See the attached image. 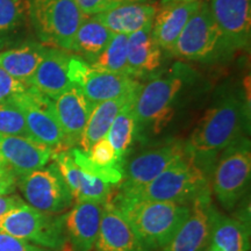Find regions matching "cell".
<instances>
[{"instance_id": "cell-33", "label": "cell", "mask_w": 251, "mask_h": 251, "mask_svg": "<svg viewBox=\"0 0 251 251\" xmlns=\"http://www.w3.org/2000/svg\"><path fill=\"white\" fill-rule=\"evenodd\" d=\"M87 156L93 163L102 168H114L121 170L122 165L119 162L117 152L109 141L105 137L94 142L86 151ZM122 172V171H121Z\"/></svg>"}, {"instance_id": "cell-29", "label": "cell", "mask_w": 251, "mask_h": 251, "mask_svg": "<svg viewBox=\"0 0 251 251\" xmlns=\"http://www.w3.org/2000/svg\"><path fill=\"white\" fill-rule=\"evenodd\" d=\"M127 52L128 36L114 34L106 48L89 64L92 68L101 71L130 76L127 64Z\"/></svg>"}, {"instance_id": "cell-24", "label": "cell", "mask_w": 251, "mask_h": 251, "mask_svg": "<svg viewBox=\"0 0 251 251\" xmlns=\"http://www.w3.org/2000/svg\"><path fill=\"white\" fill-rule=\"evenodd\" d=\"M157 9L147 2L126 4L96 15L113 34L130 35L152 24Z\"/></svg>"}, {"instance_id": "cell-26", "label": "cell", "mask_w": 251, "mask_h": 251, "mask_svg": "<svg viewBox=\"0 0 251 251\" xmlns=\"http://www.w3.org/2000/svg\"><path fill=\"white\" fill-rule=\"evenodd\" d=\"M209 246L220 251H249V225L216 211L213 220Z\"/></svg>"}, {"instance_id": "cell-20", "label": "cell", "mask_w": 251, "mask_h": 251, "mask_svg": "<svg viewBox=\"0 0 251 251\" xmlns=\"http://www.w3.org/2000/svg\"><path fill=\"white\" fill-rule=\"evenodd\" d=\"M72 55L65 50L47 47L46 54L31 77L29 86L34 87L50 99H55L71 86L69 64Z\"/></svg>"}, {"instance_id": "cell-9", "label": "cell", "mask_w": 251, "mask_h": 251, "mask_svg": "<svg viewBox=\"0 0 251 251\" xmlns=\"http://www.w3.org/2000/svg\"><path fill=\"white\" fill-rule=\"evenodd\" d=\"M17 186L27 205L47 214H62L74 202L70 188L55 162L18 176Z\"/></svg>"}, {"instance_id": "cell-23", "label": "cell", "mask_w": 251, "mask_h": 251, "mask_svg": "<svg viewBox=\"0 0 251 251\" xmlns=\"http://www.w3.org/2000/svg\"><path fill=\"white\" fill-rule=\"evenodd\" d=\"M140 86L137 89L130 91V92L122 94L118 98L94 103L89 120H87V124L85 126V129H84L83 135H81L79 142L80 150L86 152L94 142L106 136L112 122L114 121V119L117 118L121 109L136 97Z\"/></svg>"}, {"instance_id": "cell-14", "label": "cell", "mask_w": 251, "mask_h": 251, "mask_svg": "<svg viewBox=\"0 0 251 251\" xmlns=\"http://www.w3.org/2000/svg\"><path fill=\"white\" fill-rule=\"evenodd\" d=\"M213 19L231 51L248 50L251 40V0H211Z\"/></svg>"}, {"instance_id": "cell-27", "label": "cell", "mask_w": 251, "mask_h": 251, "mask_svg": "<svg viewBox=\"0 0 251 251\" xmlns=\"http://www.w3.org/2000/svg\"><path fill=\"white\" fill-rule=\"evenodd\" d=\"M114 34L98 18L85 17L78 28L74 42V51L91 63L106 48Z\"/></svg>"}, {"instance_id": "cell-21", "label": "cell", "mask_w": 251, "mask_h": 251, "mask_svg": "<svg viewBox=\"0 0 251 251\" xmlns=\"http://www.w3.org/2000/svg\"><path fill=\"white\" fill-rule=\"evenodd\" d=\"M151 26L152 24L128 35L127 64L135 79L153 76L162 67L163 50L152 37Z\"/></svg>"}, {"instance_id": "cell-34", "label": "cell", "mask_w": 251, "mask_h": 251, "mask_svg": "<svg viewBox=\"0 0 251 251\" xmlns=\"http://www.w3.org/2000/svg\"><path fill=\"white\" fill-rule=\"evenodd\" d=\"M85 17H94L119 6L133 2H147L148 0H75Z\"/></svg>"}, {"instance_id": "cell-15", "label": "cell", "mask_w": 251, "mask_h": 251, "mask_svg": "<svg viewBox=\"0 0 251 251\" xmlns=\"http://www.w3.org/2000/svg\"><path fill=\"white\" fill-rule=\"evenodd\" d=\"M103 205L92 201L76 202L70 211L62 214L69 250H93L99 234Z\"/></svg>"}, {"instance_id": "cell-12", "label": "cell", "mask_w": 251, "mask_h": 251, "mask_svg": "<svg viewBox=\"0 0 251 251\" xmlns=\"http://www.w3.org/2000/svg\"><path fill=\"white\" fill-rule=\"evenodd\" d=\"M186 156L184 143L176 140L144 150L121 169L122 180L119 192H129L144 186Z\"/></svg>"}, {"instance_id": "cell-3", "label": "cell", "mask_w": 251, "mask_h": 251, "mask_svg": "<svg viewBox=\"0 0 251 251\" xmlns=\"http://www.w3.org/2000/svg\"><path fill=\"white\" fill-rule=\"evenodd\" d=\"M109 201L128 222L146 251L161 250L190 213V205L136 199L120 194Z\"/></svg>"}, {"instance_id": "cell-4", "label": "cell", "mask_w": 251, "mask_h": 251, "mask_svg": "<svg viewBox=\"0 0 251 251\" xmlns=\"http://www.w3.org/2000/svg\"><path fill=\"white\" fill-rule=\"evenodd\" d=\"M207 191H211L209 177L186 156L144 186L118 194L136 199L190 205Z\"/></svg>"}, {"instance_id": "cell-18", "label": "cell", "mask_w": 251, "mask_h": 251, "mask_svg": "<svg viewBox=\"0 0 251 251\" xmlns=\"http://www.w3.org/2000/svg\"><path fill=\"white\" fill-rule=\"evenodd\" d=\"M52 161L58 166L65 183L70 188L75 202L92 201L103 205L109 201L112 185L80 170L72 158L70 151H55Z\"/></svg>"}, {"instance_id": "cell-41", "label": "cell", "mask_w": 251, "mask_h": 251, "mask_svg": "<svg viewBox=\"0 0 251 251\" xmlns=\"http://www.w3.org/2000/svg\"><path fill=\"white\" fill-rule=\"evenodd\" d=\"M0 168H6V165L4 164V163H2L1 159H0ZM7 169H8V168H7Z\"/></svg>"}, {"instance_id": "cell-19", "label": "cell", "mask_w": 251, "mask_h": 251, "mask_svg": "<svg viewBox=\"0 0 251 251\" xmlns=\"http://www.w3.org/2000/svg\"><path fill=\"white\" fill-rule=\"evenodd\" d=\"M92 251H146L139 237L111 201L103 205L98 237Z\"/></svg>"}, {"instance_id": "cell-39", "label": "cell", "mask_w": 251, "mask_h": 251, "mask_svg": "<svg viewBox=\"0 0 251 251\" xmlns=\"http://www.w3.org/2000/svg\"><path fill=\"white\" fill-rule=\"evenodd\" d=\"M202 0H161L162 6L174 5V4H190V2H198Z\"/></svg>"}, {"instance_id": "cell-38", "label": "cell", "mask_w": 251, "mask_h": 251, "mask_svg": "<svg viewBox=\"0 0 251 251\" xmlns=\"http://www.w3.org/2000/svg\"><path fill=\"white\" fill-rule=\"evenodd\" d=\"M26 203L20 197L13 194H0V216L6 212L11 211L12 208Z\"/></svg>"}, {"instance_id": "cell-6", "label": "cell", "mask_w": 251, "mask_h": 251, "mask_svg": "<svg viewBox=\"0 0 251 251\" xmlns=\"http://www.w3.org/2000/svg\"><path fill=\"white\" fill-rule=\"evenodd\" d=\"M175 57L198 63H214L234 54L226 45L213 19L208 1L202 0L170 51Z\"/></svg>"}, {"instance_id": "cell-11", "label": "cell", "mask_w": 251, "mask_h": 251, "mask_svg": "<svg viewBox=\"0 0 251 251\" xmlns=\"http://www.w3.org/2000/svg\"><path fill=\"white\" fill-rule=\"evenodd\" d=\"M71 84L79 87L91 102L111 100L137 89L141 83L134 77L94 69L85 59L72 56L69 64Z\"/></svg>"}, {"instance_id": "cell-28", "label": "cell", "mask_w": 251, "mask_h": 251, "mask_svg": "<svg viewBox=\"0 0 251 251\" xmlns=\"http://www.w3.org/2000/svg\"><path fill=\"white\" fill-rule=\"evenodd\" d=\"M134 100L135 98L121 109L106 134V139L114 148L121 165L124 164L125 157L136 139V120L133 109Z\"/></svg>"}, {"instance_id": "cell-30", "label": "cell", "mask_w": 251, "mask_h": 251, "mask_svg": "<svg viewBox=\"0 0 251 251\" xmlns=\"http://www.w3.org/2000/svg\"><path fill=\"white\" fill-rule=\"evenodd\" d=\"M27 19V0H0V33L6 34L19 29Z\"/></svg>"}, {"instance_id": "cell-7", "label": "cell", "mask_w": 251, "mask_h": 251, "mask_svg": "<svg viewBox=\"0 0 251 251\" xmlns=\"http://www.w3.org/2000/svg\"><path fill=\"white\" fill-rule=\"evenodd\" d=\"M211 186L218 201L231 211L246 194L251 178V146L243 136L220 153L212 170Z\"/></svg>"}, {"instance_id": "cell-8", "label": "cell", "mask_w": 251, "mask_h": 251, "mask_svg": "<svg viewBox=\"0 0 251 251\" xmlns=\"http://www.w3.org/2000/svg\"><path fill=\"white\" fill-rule=\"evenodd\" d=\"M0 233L51 251L67 249L63 215L47 214L27 203L0 216Z\"/></svg>"}, {"instance_id": "cell-37", "label": "cell", "mask_w": 251, "mask_h": 251, "mask_svg": "<svg viewBox=\"0 0 251 251\" xmlns=\"http://www.w3.org/2000/svg\"><path fill=\"white\" fill-rule=\"evenodd\" d=\"M17 187V177L7 168H0V194H12Z\"/></svg>"}, {"instance_id": "cell-35", "label": "cell", "mask_w": 251, "mask_h": 251, "mask_svg": "<svg viewBox=\"0 0 251 251\" xmlns=\"http://www.w3.org/2000/svg\"><path fill=\"white\" fill-rule=\"evenodd\" d=\"M28 85L15 79L0 68V102H11L28 89Z\"/></svg>"}, {"instance_id": "cell-32", "label": "cell", "mask_w": 251, "mask_h": 251, "mask_svg": "<svg viewBox=\"0 0 251 251\" xmlns=\"http://www.w3.org/2000/svg\"><path fill=\"white\" fill-rule=\"evenodd\" d=\"M0 134L29 137L23 113L14 103L0 102Z\"/></svg>"}, {"instance_id": "cell-31", "label": "cell", "mask_w": 251, "mask_h": 251, "mask_svg": "<svg viewBox=\"0 0 251 251\" xmlns=\"http://www.w3.org/2000/svg\"><path fill=\"white\" fill-rule=\"evenodd\" d=\"M70 152L75 163L78 165V168L83 170L85 174L98 178V179H101L105 183L111 185L120 184V181L122 180L121 170L114 168H102V166L97 165L96 163L91 161L87 153L84 152L79 148H72Z\"/></svg>"}, {"instance_id": "cell-25", "label": "cell", "mask_w": 251, "mask_h": 251, "mask_svg": "<svg viewBox=\"0 0 251 251\" xmlns=\"http://www.w3.org/2000/svg\"><path fill=\"white\" fill-rule=\"evenodd\" d=\"M46 50L47 47L43 43L34 41L4 50L0 52V68L29 86L31 77L42 61Z\"/></svg>"}, {"instance_id": "cell-40", "label": "cell", "mask_w": 251, "mask_h": 251, "mask_svg": "<svg viewBox=\"0 0 251 251\" xmlns=\"http://www.w3.org/2000/svg\"><path fill=\"white\" fill-rule=\"evenodd\" d=\"M205 251H220V250H219V249H216V248H214V247L209 246L208 248H207V249H206Z\"/></svg>"}, {"instance_id": "cell-1", "label": "cell", "mask_w": 251, "mask_h": 251, "mask_svg": "<svg viewBox=\"0 0 251 251\" xmlns=\"http://www.w3.org/2000/svg\"><path fill=\"white\" fill-rule=\"evenodd\" d=\"M249 103L237 94H228L206 111L184 143L188 158L211 176L220 153L246 136Z\"/></svg>"}, {"instance_id": "cell-17", "label": "cell", "mask_w": 251, "mask_h": 251, "mask_svg": "<svg viewBox=\"0 0 251 251\" xmlns=\"http://www.w3.org/2000/svg\"><path fill=\"white\" fill-rule=\"evenodd\" d=\"M52 103L59 127L64 135L67 149L79 146L94 103L75 84H71L64 92L52 99Z\"/></svg>"}, {"instance_id": "cell-2", "label": "cell", "mask_w": 251, "mask_h": 251, "mask_svg": "<svg viewBox=\"0 0 251 251\" xmlns=\"http://www.w3.org/2000/svg\"><path fill=\"white\" fill-rule=\"evenodd\" d=\"M196 78V72L183 63H176L170 71L157 75L141 85L134 100L136 137L159 134L174 118L178 100Z\"/></svg>"}, {"instance_id": "cell-22", "label": "cell", "mask_w": 251, "mask_h": 251, "mask_svg": "<svg viewBox=\"0 0 251 251\" xmlns=\"http://www.w3.org/2000/svg\"><path fill=\"white\" fill-rule=\"evenodd\" d=\"M201 1L190 4L162 6L153 18L151 34L162 50L170 52L191 17L196 13Z\"/></svg>"}, {"instance_id": "cell-16", "label": "cell", "mask_w": 251, "mask_h": 251, "mask_svg": "<svg viewBox=\"0 0 251 251\" xmlns=\"http://www.w3.org/2000/svg\"><path fill=\"white\" fill-rule=\"evenodd\" d=\"M54 152L30 137L0 134V159L15 177L46 166Z\"/></svg>"}, {"instance_id": "cell-5", "label": "cell", "mask_w": 251, "mask_h": 251, "mask_svg": "<svg viewBox=\"0 0 251 251\" xmlns=\"http://www.w3.org/2000/svg\"><path fill=\"white\" fill-rule=\"evenodd\" d=\"M28 19L41 43L74 51L75 36L85 19L75 0H27Z\"/></svg>"}, {"instance_id": "cell-10", "label": "cell", "mask_w": 251, "mask_h": 251, "mask_svg": "<svg viewBox=\"0 0 251 251\" xmlns=\"http://www.w3.org/2000/svg\"><path fill=\"white\" fill-rule=\"evenodd\" d=\"M12 103L23 113L30 139L54 151L67 149L64 135L55 114L52 99L29 86Z\"/></svg>"}, {"instance_id": "cell-13", "label": "cell", "mask_w": 251, "mask_h": 251, "mask_svg": "<svg viewBox=\"0 0 251 251\" xmlns=\"http://www.w3.org/2000/svg\"><path fill=\"white\" fill-rule=\"evenodd\" d=\"M216 208L207 191L190 203V213L171 240L158 251H205L209 247Z\"/></svg>"}, {"instance_id": "cell-36", "label": "cell", "mask_w": 251, "mask_h": 251, "mask_svg": "<svg viewBox=\"0 0 251 251\" xmlns=\"http://www.w3.org/2000/svg\"><path fill=\"white\" fill-rule=\"evenodd\" d=\"M0 251H51L46 248L35 246L26 241L19 240L7 234L0 233Z\"/></svg>"}]
</instances>
